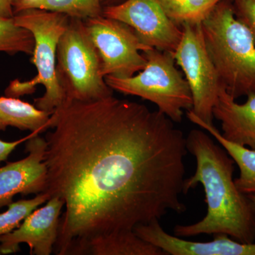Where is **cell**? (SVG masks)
<instances>
[{
    "label": "cell",
    "instance_id": "obj_1",
    "mask_svg": "<svg viewBox=\"0 0 255 255\" xmlns=\"http://www.w3.org/2000/svg\"><path fill=\"white\" fill-rule=\"evenodd\" d=\"M174 124L158 110L114 96L65 101L54 111L43 192L65 204L57 255H80L92 238L187 210V142Z\"/></svg>",
    "mask_w": 255,
    "mask_h": 255
},
{
    "label": "cell",
    "instance_id": "obj_2",
    "mask_svg": "<svg viewBox=\"0 0 255 255\" xmlns=\"http://www.w3.org/2000/svg\"><path fill=\"white\" fill-rule=\"evenodd\" d=\"M188 152L195 157V173L184 184V194L200 184L205 192L207 214L199 222L177 225L174 236L190 238L200 235L226 234L242 242H255V209L247 194L233 179L234 160L209 134L198 129L186 137Z\"/></svg>",
    "mask_w": 255,
    "mask_h": 255
},
{
    "label": "cell",
    "instance_id": "obj_3",
    "mask_svg": "<svg viewBox=\"0 0 255 255\" xmlns=\"http://www.w3.org/2000/svg\"><path fill=\"white\" fill-rule=\"evenodd\" d=\"M208 53L220 83L235 100L255 93V41L235 15L231 0H222L201 23Z\"/></svg>",
    "mask_w": 255,
    "mask_h": 255
},
{
    "label": "cell",
    "instance_id": "obj_4",
    "mask_svg": "<svg viewBox=\"0 0 255 255\" xmlns=\"http://www.w3.org/2000/svg\"><path fill=\"white\" fill-rule=\"evenodd\" d=\"M14 20L18 26L31 31L34 38L31 63L36 67L37 75L28 81L13 80L5 90V95L19 98L34 93L37 85H43L44 95L34 100L35 107L53 114L66 100L57 77V49L60 37L68 27L70 17L54 11L29 9L16 13Z\"/></svg>",
    "mask_w": 255,
    "mask_h": 255
},
{
    "label": "cell",
    "instance_id": "obj_5",
    "mask_svg": "<svg viewBox=\"0 0 255 255\" xmlns=\"http://www.w3.org/2000/svg\"><path fill=\"white\" fill-rule=\"evenodd\" d=\"M145 68L129 78L105 77L112 90L137 96L155 104L174 123H181L184 110L192 108L189 84L175 65L173 53L152 48L142 52Z\"/></svg>",
    "mask_w": 255,
    "mask_h": 255
},
{
    "label": "cell",
    "instance_id": "obj_6",
    "mask_svg": "<svg viewBox=\"0 0 255 255\" xmlns=\"http://www.w3.org/2000/svg\"><path fill=\"white\" fill-rule=\"evenodd\" d=\"M100 53L85 21L70 18L57 49L56 73L66 100L93 102L113 96L102 75Z\"/></svg>",
    "mask_w": 255,
    "mask_h": 255
},
{
    "label": "cell",
    "instance_id": "obj_7",
    "mask_svg": "<svg viewBox=\"0 0 255 255\" xmlns=\"http://www.w3.org/2000/svg\"><path fill=\"white\" fill-rule=\"evenodd\" d=\"M182 28V39L173 55L190 88V110L206 123L213 124V110L223 87L206 49L201 24L186 23Z\"/></svg>",
    "mask_w": 255,
    "mask_h": 255
},
{
    "label": "cell",
    "instance_id": "obj_8",
    "mask_svg": "<svg viewBox=\"0 0 255 255\" xmlns=\"http://www.w3.org/2000/svg\"><path fill=\"white\" fill-rule=\"evenodd\" d=\"M84 21L100 53L105 78H129L145 68L142 52L152 48L143 44L130 26L103 15Z\"/></svg>",
    "mask_w": 255,
    "mask_h": 255
},
{
    "label": "cell",
    "instance_id": "obj_9",
    "mask_svg": "<svg viewBox=\"0 0 255 255\" xmlns=\"http://www.w3.org/2000/svg\"><path fill=\"white\" fill-rule=\"evenodd\" d=\"M102 15L127 23L145 46L174 53L182 37V28L166 14L159 0H125L106 6Z\"/></svg>",
    "mask_w": 255,
    "mask_h": 255
},
{
    "label": "cell",
    "instance_id": "obj_10",
    "mask_svg": "<svg viewBox=\"0 0 255 255\" xmlns=\"http://www.w3.org/2000/svg\"><path fill=\"white\" fill-rule=\"evenodd\" d=\"M65 206L58 196L50 197L43 207L35 209L12 232L0 237L1 255L19 251V245L27 244L30 255H49L58 236L60 216Z\"/></svg>",
    "mask_w": 255,
    "mask_h": 255
},
{
    "label": "cell",
    "instance_id": "obj_11",
    "mask_svg": "<svg viewBox=\"0 0 255 255\" xmlns=\"http://www.w3.org/2000/svg\"><path fill=\"white\" fill-rule=\"evenodd\" d=\"M47 146L46 139L36 134L26 142L27 157L0 167V209L12 203L16 194H38L45 191Z\"/></svg>",
    "mask_w": 255,
    "mask_h": 255
},
{
    "label": "cell",
    "instance_id": "obj_12",
    "mask_svg": "<svg viewBox=\"0 0 255 255\" xmlns=\"http://www.w3.org/2000/svg\"><path fill=\"white\" fill-rule=\"evenodd\" d=\"M134 232L166 255H255V242L242 243L226 234L214 235L211 241H186L166 232L159 221L137 226Z\"/></svg>",
    "mask_w": 255,
    "mask_h": 255
},
{
    "label": "cell",
    "instance_id": "obj_13",
    "mask_svg": "<svg viewBox=\"0 0 255 255\" xmlns=\"http://www.w3.org/2000/svg\"><path fill=\"white\" fill-rule=\"evenodd\" d=\"M213 114L221 122L224 138L255 150V93L240 104L222 87Z\"/></svg>",
    "mask_w": 255,
    "mask_h": 255
},
{
    "label": "cell",
    "instance_id": "obj_14",
    "mask_svg": "<svg viewBox=\"0 0 255 255\" xmlns=\"http://www.w3.org/2000/svg\"><path fill=\"white\" fill-rule=\"evenodd\" d=\"M187 116L191 122L212 135L237 164L240 175L235 179V184L239 191L245 194L255 193V150L224 138L214 124L206 123L192 111L188 110Z\"/></svg>",
    "mask_w": 255,
    "mask_h": 255
},
{
    "label": "cell",
    "instance_id": "obj_15",
    "mask_svg": "<svg viewBox=\"0 0 255 255\" xmlns=\"http://www.w3.org/2000/svg\"><path fill=\"white\" fill-rule=\"evenodd\" d=\"M81 255H166L162 250L139 237L134 231L112 233L90 240Z\"/></svg>",
    "mask_w": 255,
    "mask_h": 255
},
{
    "label": "cell",
    "instance_id": "obj_16",
    "mask_svg": "<svg viewBox=\"0 0 255 255\" xmlns=\"http://www.w3.org/2000/svg\"><path fill=\"white\" fill-rule=\"evenodd\" d=\"M51 114L18 98L0 97V130L14 127L39 134L49 128Z\"/></svg>",
    "mask_w": 255,
    "mask_h": 255
},
{
    "label": "cell",
    "instance_id": "obj_17",
    "mask_svg": "<svg viewBox=\"0 0 255 255\" xmlns=\"http://www.w3.org/2000/svg\"><path fill=\"white\" fill-rule=\"evenodd\" d=\"M14 14L22 10L38 9L61 13L85 20L102 15V0H13Z\"/></svg>",
    "mask_w": 255,
    "mask_h": 255
},
{
    "label": "cell",
    "instance_id": "obj_18",
    "mask_svg": "<svg viewBox=\"0 0 255 255\" xmlns=\"http://www.w3.org/2000/svg\"><path fill=\"white\" fill-rule=\"evenodd\" d=\"M167 16L176 25L201 24L222 0H159Z\"/></svg>",
    "mask_w": 255,
    "mask_h": 255
},
{
    "label": "cell",
    "instance_id": "obj_19",
    "mask_svg": "<svg viewBox=\"0 0 255 255\" xmlns=\"http://www.w3.org/2000/svg\"><path fill=\"white\" fill-rule=\"evenodd\" d=\"M35 40L31 31L18 26L14 17L0 18V52L9 55L18 53L32 55Z\"/></svg>",
    "mask_w": 255,
    "mask_h": 255
},
{
    "label": "cell",
    "instance_id": "obj_20",
    "mask_svg": "<svg viewBox=\"0 0 255 255\" xmlns=\"http://www.w3.org/2000/svg\"><path fill=\"white\" fill-rule=\"evenodd\" d=\"M49 199L50 196L47 193L42 192L33 199L11 203L6 211L0 214V237L12 232L28 215Z\"/></svg>",
    "mask_w": 255,
    "mask_h": 255
},
{
    "label": "cell",
    "instance_id": "obj_21",
    "mask_svg": "<svg viewBox=\"0 0 255 255\" xmlns=\"http://www.w3.org/2000/svg\"><path fill=\"white\" fill-rule=\"evenodd\" d=\"M236 17L249 28L255 41V0H231Z\"/></svg>",
    "mask_w": 255,
    "mask_h": 255
},
{
    "label": "cell",
    "instance_id": "obj_22",
    "mask_svg": "<svg viewBox=\"0 0 255 255\" xmlns=\"http://www.w3.org/2000/svg\"><path fill=\"white\" fill-rule=\"evenodd\" d=\"M36 134L38 133L31 132L27 136L13 142H6L0 139V163L6 161L9 157L10 154L16 149L17 146L22 143L23 142L27 141L28 139H29L33 135H36Z\"/></svg>",
    "mask_w": 255,
    "mask_h": 255
},
{
    "label": "cell",
    "instance_id": "obj_23",
    "mask_svg": "<svg viewBox=\"0 0 255 255\" xmlns=\"http://www.w3.org/2000/svg\"><path fill=\"white\" fill-rule=\"evenodd\" d=\"M14 16L13 0H0V18H11Z\"/></svg>",
    "mask_w": 255,
    "mask_h": 255
},
{
    "label": "cell",
    "instance_id": "obj_24",
    "mask_svg": "<svg viewBox=\"0 0 255 255\" xmlns=\"http://www.w3.org/2000/svg\"><path fill=\"white\" fill-rule=\"evenodd\" d=\"M125 0H102V2L104 3L106 6H110V5L118 4L119 3L123 2Z\"/></svg>",
    "mask_w": 255,
    "mask_h": 255
},
{
    "label": "cell",
    "instance_id": "obj_25",
    "mask_svg": "<svg viewBox=\"0 0 255 255\" xmlns=\"http://www.w3.org/2000/svg\"><path fill=\"white\" fill-rule=\"evenodd\" d=\"M247 195H248L249 199H251L252 202H253L255 209V193H253V194H247Z\"/></svg>",
    "mask_w": 255,
    "mask_h": 255
}]
</instances>
